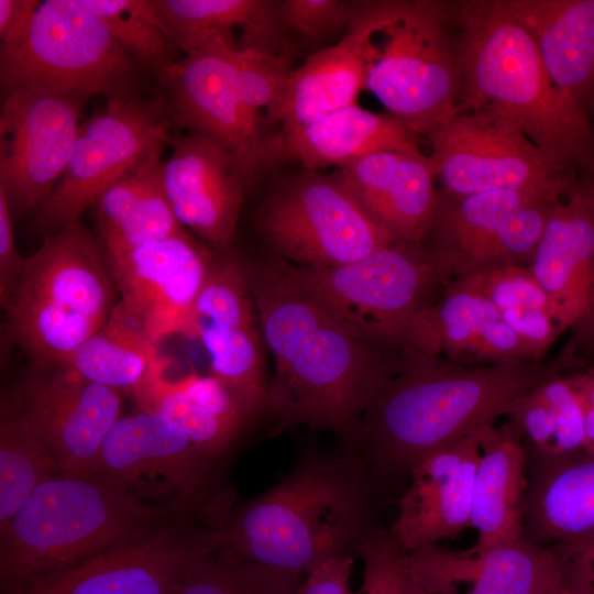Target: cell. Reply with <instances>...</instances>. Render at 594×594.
Returning <instances> with one entry per match:
<instances>
[{"mask_svg": "<svg viewBox=\"0 0 594 594\" xmlns=\"http://www.w3.org/2000/svg\"><path fill=\"white\" fill-rule=\"evenodd\" d=\"M336 170L391 242L422 245L439 202L429 155L421 151H383Z\"/></svg>", "mask_w": 594, "mask_h": 594, "instance_id": "obj_24", "label": "cell"}, {"mask_svg": "<svg viewBox=\"0 0 594 594\" xmlns=\"http://www.w3.org/2000/svg\"><path fill=\"white\" fill-rule=\"evenodd\" d=\"M528 267L563 329L594 317V198L576 178L551 211Z\"/></svg>", "mask_w": 594, "mask_h": 594, "instance_id": "obj_25", "label": "cell"}, {"mask_svg": "<svg viewBox=\"0 0 594 594\" xmlns=\"http://www.w3.org/2000/svg\"><path fill=\"white\" fill-rule=\"evenodd\" d=\"M140 409L177 424L208 457L219 461L258 420L215 375H168V359L158 355L131 393Z\"/></svg>", "mask_w": 594, "mask_h": 594, "instance_id": "obj_27", "label": "cell"}, {"mask_svg": "<svg viewBox=\"0 0 594 594\" xmlns=\"http://www.w3.org/2000/svg\"><path fill=\"white\" fill-rule=\"evenodd\" d=\"M547 594H578L563 580V582Z\"/></svg>", "mask_w": 594, "mask_h": 594, "instance_id": "obj_52", "label": "cell"}, {"mask_svg": "<svg viewBox=\"0 0 594 594\" xmlns=\"http://www.w3.org/2000/svg\"><path fill=\"white\" fill-rule=\"evenodd\" d=\"M174 125L163 101L109 99L81 123L68 165L50 197L36 209L37 223L56 232L79 220L114 182L170 144Z\"/></svg>", "mask_w": 594, "mask_h": 594, "instance_id": "obj_12", "label": "cell"}, {"mask_svg": "<svg viewBox=\"0 0 594 594\" xmlns=\"http://www.w3.org/2000/svg\"><path fill=\"white\" fill-rule=\"evenodd\" d=\"M12 213L6 197L0 189V304L10 296L23 267L24 258L15 245Z\"/></svg>", "mask_w": 594, "mask_h": 594, "instance_id": "obj_47", "label": "cell"}, {"mask_svg": "<svg viewBox=\"0 0 594 594\" xmlns=\"http://www.w3.org/2000/svg\"><path fill=\"white\" fill-rule=\"evenodd\" d=\"M233 47L216 42L173 62L155 76L160 99L174 124L224 147L248 188L264 169L278 163L277 133L240 96L232 73Z\"/></svg>", "mask_w": 594, "mask_h": 594, "instance_id": "obj_13", "label": "cell"}, {"mask_svg": "<svg viewBox=\"0 0 594 594\" xmlns=\"http://www.w3.org/2000/svg\"><path fill=\"white\" fill-rule=\"evenodd\" d=\"M444 195L492 190L565 194L575 177L552 165L512 122L485 110H461L427 134Z\"/></svg>", "mask_w": 594, "mask_h": 594, "instance_id": "obj_14", "label": "cell"}, {"mask_svg": "<svg viewBox=\"0 0 594 594\" xmlns=\"http://www.w3.org/2000/svg\"><path fill=\"white\" fill-rule=\"evenodd\" d=\"M535 392L557 414V431L552 453H569L584 448L585 416L582 400L570 380L557 376Z\"/></svg>", "mask_w": 594, "mask_h": 594, "instance_id": "obj_43", "label": "cell"}, {"mask_svg": "<svg viewBox=\"0 0 594 594\" xmlns=\"http://www.w3.org/2000/svg\"><path fill=\"white\" fill-rule=\"evenodd\" d=\"M163 161L153 156L110 185L95 201L99 244L108 261L185 233L165 195Z\"/></svg>", "mask_w": 594, "mask_h": 594, "instance_id": "obj_33", "label": "cell"}, {"mask_svg": "<svg viewBox=\"0 0 594 594\" xmlns=\"http://www.w3.org/2000/svg\"><path fill=\"white\" fill-rule=\"evenodd\" d=\"M354 557L330 559L302 579L296 594H354L350 581Z\"/></svg>", "mask_w": 594, "mask_h": 594, "instance_id": "obj_48", "label": "cell"}, {"mask_svg": "<svg viewBox=\"0 0 594 594\" xmlns=\"http://www.w3.org/2000/svg\"><path fill=\"white\" fill-rule=\"evenodd\" d=\"M374 1H361L345 34L315 51L294 68L274 118L277 135L293 132L331 112L356 103L365 90L369 38L374 25Z\"/></svg>", "mask_w": 594, "mask_h": 594, "instance_id": "obj_28", "label": "cell"}, {"mask_svg": "<svg viewBox=\"0 0 594 594\" xmlns=\"http://www.w3.org/2000/svg\"><path fill=\"white\" fill-rule=\"evenodd\" d=\"M453 282L485 297L499 311L512 308L537 309L552 316L562 327L557 306L528 266H492L465 274Z\"/></svg>", "mask_w": 594, "mask_h": 594, "instance_id": "obj_40", "label": "cell"}, {"mask_svg": "<svg viewBox=\"0 0 594 594\" xmlns=\"http://www.w3.org/2000/svg\"><path fill=\"white\" fill-rule=\"evenodd\" d=\"M304 576L248 561L223 544L190 565L176 594H296Z\"/></svg>", "mask_w": 594, "mask_h": 594, "instance_id": "obj_37", "label": "cell"}, {"mask_svg": "<svg viewBox=\"0 0 594 594\" xmlns=\"http://www.w3.org/2000/svg\"><path fill=\"white\" fill-rule=\"evenodd\" d=\"M89 97L15 92L0 109V189L12 217L37 209L70 160Z\"/></svg>", "mask_w": 594, "mask_h": 594, "instance_id": "obj_17", "label": "cell"}, {"mask_svg": "<svg viewBox=\"0 0 594 594\" xmlns=\"http://www.w3.org/2000/svg\"><path fill=\"white\" fill-rule=\"evenodd\" d=\"M374 11L365 90L414 133L427 135L460 109L453 4L375 0Z\"/></svg>", "mask_w": 594, "mask_h": 594, "instance_id": "obj_7", "label": "cell"}, {"mask_svg": "<svg viewBox=\"0 0 594 594\" xmlns=\"http://www.w3.org/2000/svg\"><path fill=\"white\" fill-rule=\"evenodd\" d=\"M188 338L204 345L211 374L257 419L266 417V346L245 261L233 250L216 251L195 302Z\"/></svg>", "mask_w": 594, "mask_h": 594, "instance_id": "obj_16", "label": "cell"}, {"mask_svg": "<svg viewBox=\"0 0 594 594\" xmlns=\"http://www.w3.org/2000/svg\"><path fill=\"white\" fill-rule=\"evenodd\" d=\"M429 594H547L563 582L556 548L524 539L483 551L437 544L406 553Z\"/></svg>", "mask_w": 594, "mask_h": 594, "instance_id": "obj_22", "label": "cell"}, {"mask_svg": "<svg viewBox=\"0 0 594 594\" xmlns=\"http://www.w3.org/2000/svg\"><path fill=\"white\" fill-rule=\"evenodd\" d=\"M290 55L232 48V73L244 103L273 125L294 67Z\"/></svg>", "mask_w": 594, "mask_h": 594, "instance_id": "obj_39", "label": "cell"}, {"mask_svg": "<svg viewBox=\"0 0 594 594\" xmlns=\"http://www.w3.org/2000/svg\"><path fill=\"white\" fill-rule=\"evenodd\" d=\"M360 7L361 1L349 0H278V16L290 37L315 45L342 37Z\"/></svg>", "mask_w": 594, "mask_h": 594, "instance_id": "obj_42", "label": "cell"}, {"mask_svg": "<svg viewBox=\"0 0 594 594\" xmlns=\"http://www.w3.org/2000/svg\"><path fill=\"white\" fill-rule=\"evenodd\" d=\"M215 253L186 232L133 249L108 261L119 301L160 344L188 338L197 297Z\"/></svg>", "mask_w": 594, "mask_h": 594, "instance_id": "obj_20", "label": "cell"}, {"mask_svg": "<svg viewBox=\"0 0 594 594\" xmlns=\"http://www.w3.org/2000/svg\"><path fill=\"white\" fill-rule=\"evenodd\" d=\"M227 541L226 528L178 519L47 576L21 594H176L190 565Z\"/></svg>", "mask_w": 594, "mask_h": 594, "instance_id": "obj_18", "label": "cell"}, {"mask_svg": "<svg viewBox=\"0 0 594 594\" xmlns=\"http://www.w3.org/2000/svg\"><path fill=\"white\" fill-rule=\"evenodd\" d=\"M40 3L37 0H0V45L14 42L23 33Z\"/></svg>", "mask_w": 594, "mask_h": 594, "instance_id": "obj_49", "label": "cell"}, {"mask_svg": "<svg viewBox=\"0 0 594 594\" xmlns=\"http://www.w3.org/2000/svg\"><path fill=\"white\" fill-rule=\"evenodd\" d=\"M58 463L24 416L15 396L0 406V529L46 480L62 475Z\"/></svg>", "mask_w": 594, "mask_h": 594, "instance_id": "obj_36", "label": "cell"}, {"mask_svg": "<svg viewBox=\"0 0 594 594\" xmlns=\"http://www.w3.org/2000/svg\"><path fill=\"white\" fill-rule=\"evenodd\" d=\"M183 518L195 519L96 477L48 479L0 529L1 593L21 594L47 576Z\"/></svg>", "mask_w": 594, "mask_h": 594, "instance_id": "obj_5", "label": "cell"}, {"mask_svg": "<svg viewBox=\"0 0 594 594\" xmlns=\"http://www.w3.org/2000/svg\"><path fill=\"white\" fill-rule=\"evenodd\" d=\"M461 110L492 111L556 167L576 176L594 152L590 117L553 85L529 33L502 0L453 3Z\"/></svg>", "mask_w": 594, "mask_h": 594, "instance_id": "obj_4", "label": "cell"}, {"mask_svg": "<svg viewBox=\"0 0 594 594\" xmlns=\"http://www.w3.org/2000/svg\"><path fill=\"white\" fill-rule=\"evenodd\" d=\"M585 416V441L584 450L594 453V407L584 406Z\"/></svg>", "mask_w": 594, "mask_h": 594, "instance_id": "obj_51", "label": "cell"}, {"mask_svg": "<svg viewBox=\"0 0 594 594\" xmlns=\"http://www.w3.org/2000/svg\"><path fill=\"white\" fill-rule=\"evenodd\" d=\"M245 264L274 360L268 436L306 426L334 435L351 451L366 408L398 369L400 348L354 333L271 251Z\"/></svg>", "mask_w": 594, "mask_h": 594, "instance_id": "obj_1", "label": "cell"}, {"mask_svg": "<svg viewBox=\"0 0 594 594\" xmlns=\"http://www.w3.org/2000/svg\"><path fill=\"white\" fill-rule=\"evenodd\" d=\"M566 365L547 362L466 364L400 346L397 371L366 408L354 452L380 496L408 480L429 453L474 433Z\"/></svg>", "mask_w": 594, "mask_h": 594, "instance_id": "obj_2", "label": "cell"}, {"mask_svg": "<svg viewBox=\"0 0 594 594\" xmlns=\"http://www.w3.org/2000/svg\"><path fill=\"white\" fill-rule=\"evenodd\" d=\"M160 30L186 55L223 41L242 50L294 54L278 0H152Z\"/></svg>", "mask_w": 594, "mask_h": 594, "instance_id": "obj_29", "label": "cell"}, {"mask_svg": "<svg viewBox=\"0 0 594 594\" xmlns=\"http://www.w3.org/2000/svg\"><path fill=\"white\" fill-rule=\"evenodd\" d=\"M480 459L473 487L471 527L477 531L473 551L521 539L527 464L524 440L512 422L476 430Z\"/></svg>", "mask_w": 594, "mask_h": 594, "instance_id": "obj_31", "label": "cell"}, {"mask_svg": "<svg viewBox=\"0 0 594 594\" xmlns=\"http://www.w3.org/2000/svg\"><path fill=\"white\" fill-rule=\"evenodd\" d=\"M254 224L272 253L305 268L346 265L391 243L336 169L302 167L279 178L258 204Z\"/></svg>", "mask_w": 594, "mask_h": 594, "instance_id": "obj_11", "label": "cell"}, {"mask_svg": "<svg viewBox=\"0 0 594 594\" xmlns=\"http://www.w3.org/2000/svg\"><path fill=\"white\" fill-rule=\"evenodd\" d=\"M122 393L63 362L31 364L13 395L65 475L90 477Z\"/></svg>", "mask_w": 594, "mask_h": 594, "instance_id": "obj_19", "label": "cell"}, {"mask_svg": "<svg viewBox=\"0 0 594 594\" xmlns=\"http://www.w3.org/2000/svg\"><path fill=\"white\" fill-rule=\"evenodd\" d=\"M157 348L118 301L107 322L63 363L89 381L131 394L160 355Z\"/></svg>", "mask_w": 594, "mask_h": 594, "instance_id": "obj_34", "label": "cell"}, {"mask_svg": "<svg viewBox=\"0 0 594 594\" xmlns=\"http://www.w3.org/2000/svg\"><path fill=\"white\" fill-rule=\"evenodd\" d=\"M527 464L521 539L544 547L594 537V453H548L524 442Z\"/></svg>", "mask_w": 594, "mask_h": 594, "instance_id": "obj_26", "label": "cell"}, {"mask_svg": "<svg viewBox=\"0 0 594 594\" xmlns=\"http://www.w3.org/2000/svg\"><path fill=\"white\" fill-rule=\"evenodd\" d=\"M100 16L142 68L154 74L176 59L160 30L152 0H80Z\"/></svg>", "mask_w": 594, "mask_h": 594, "instance_id": "obj_38", "label": "cell"}, {"mask_svg": "<svg viewBox=\"0 0 594 594\" xmlns=\"http://www.w3.org/2000/svg\"><path fill=\"white\" fill-rule=\"evenodd\" d=\"M565 194H439L437 212L422 245L450 262L453 279L497 265L529 266L549 216Z\"/></svg>", "mask_w": 594, "mask_h": 594, "instance_id": "obj_15", "label": "cell"}, {"mask_svg": "<svg viewBox=\"0 0 594 594\" xmlns=\"http://www.w3.org/2000/svg\"><path fill=\"white\" fill-rule=\"evenodd\" d=\"M118 289L101 245L79 220L24 258L2 333L31 364L65 362L110 318Z\"/></svg>", "mask_w": 594, "mask_h": 594, "instance_id": "obj_6", "label": "cell"}, {"mask_svg": "<svg viewBox=\"0 0 594 594\" xmlns=\"http://www.w3.org/2000/svg\"><path fill=\"white\" fill-rule=\"evenodd\" d=\"M377 497L354 452H306L270 490L233 508L226 546L256 564L306 575L330 559L359 556L378 528Z\"/></svg>", "mask_w": 594, "mask_h": 594, "instance_id": "obj_3", "label": "cell"}, {"mask_svg": "<svg viewBox=\"0 0 594 594\" xmlns=\"http://www.w3.org/2000/svg\"><path fill=\"white\" fill-rule=\"evenodd\" d=\"M507 415L526 443L548 453L553 452L557 414L535 389L519 398Z\"/></svg>", "mask_w": 594, "mask_h": 594, "instance_id": "obj_44", "label": "cell"}, {"mask_svg": "<svg viewBox=\"0 0 594 594\" xmlns=\"http://www.w3.org/2000/svg\"><path fill=\"white\" fill-rule=\"evenodd\" d=\"M362 594H429L411 573L404 552L387 528L378 527L360 549Z\"/></svg>", "mask_w": 594, "mask_h": 594, "instance_id": "obj_41", "label": "cell"}, {"mask_svg": "<svg viewBox=\"0 0 594 594\" xmlns=\"http://www.w3.org/2000/svg\"><path fill=\"white\" fill-rule=\"evenodd\" d=\"M553 547L564 582L578 594H594V537Z\"/></svg>", "mask_w": 594, "mask_h": 594, "instance_id": "obj_46", "label": "cell"}, {"mask_svg": "<svg viewBox=\"0 0 594 594\" xmlns=\"http://www.w3.org/2000/svg\"><path fill=\"white\" fill-rule=\"evenodd\" d=\"M502 2L534 40L559 94L587 114L585 99H592L594 69V0Z\"/></svg>", "mask_w": 594, "mask_h": 594, "instance_id": "obj_30", "label": "cell"}, {"mask_svg": "<svg viewBox=\"0 0 594 594\" xmlns=\"http://www.w3.org/2000/svg\"><path fill=\"white\" fill-rule=\"evenodd\" d=\"M141 66L106 22L80 0H45L23 33L0 45L2 96L70 94L138 96Z\"/></svg>", "mask_w": 594, "mask_h": 594, "instance_id": "obj_8", "label": "cell"}, {"mask_svg": "<svg viewBox=\"0 0 594 594\" xmlns=\"http://www.w3.org/2000/svg\"><path fill=\"white\" fill-rule=\"evenodd\" d=\"M480 453L475 431L413 466L397 499L396 517L387 528L404 552L455 538L471 527Z\"/></svg>", "mask_w": 594, "mask_h": 594, "instance_id": "obj_21", "label": "cell"}, {"mask_svg": "<svg viewBox=\"0 0 594 594\" xmlns=\"http://www.w3.org/2000/svg\"><path fill=\"white\" fill-rule=\"evenodd\" d=\"M499 318V310L485 297L452 280L436 304L415 316L400 346L465 363L483 327Z\"/></svg>", "mask_w": 594, "mask_h": 594, "instance_id": "obj_35", "label": "cell"}, {"mask_svg": "<svg viewBox=\"0 0 594 594\" xmlns=\"http://www.w3.org/2000/svg\"><path fill=\"white\" fill-rule=\"evenodd\" d=\"M499 315L516 331L537 363L542 362L547 350L563 331L552 316L541 310L512 308L499 311Z\"/></svg>", "mask_w": 594, "mask_h": 594, "instance_id": "obj_45", "label": "cell"}, {"mask_svg": "<svg viewBox=\"0 0 594 594\" xmlns=\"http://www.w3.org/2000/svg\"><path fill=\"white\" fill-rule=\"evenodd\" d=\"M293 265V264H292ZM299 283L343 324L369 341L399 348L430 296L453 280L449 261L424 245L389 244L333 268L293 265Z\"/></svg>", "mask_w": 594, "mask_h": 594, "instance_id": "obj_10", "label": "cell"}, {"mask_svg": "<svg viewBox=\"0 0 594 594\" xmlns=\"http://www.w3.org/2000/svg\"><path fill=\"white\" fill-rule=\"evenodd\" d=\"M162 180L175 217L217 252L232 251L246 189L230 153L193 134L172 139Z\"/></svg>", "mask_w": 594, "mask_h": 594, "instance_id": "obj_23", "label": "cell"}, {"mask_svg": "<svg viewBox=\"0 0 594 594\" xmlns=\"http://www.w3.org/2000/svg\"><path fill=\"white\" fill-rule=\"evenodd\" d=\"M417 134L389 113L353 103L276 136L277 160L323 170L383 151H420Z\"/></svg>", "mask_w": 594, "mask_h": 594, "instance_id": "obj_32", "label": "cell"}, {"mask_svg": "<svg viewBox=\"0 0 594 594\" xmlns=\"http://www.w3.org/2000/svg\"><path fill=\"white\" fill-rule=\"evenodd\" d=\"M576 179L594 198V152L590 158L582 165L576 174Z\"/></svg>", "mask_w": 594, "mask_h": 594, "instance_id": "obj_50", "label": "cell"}, {"mask_svg": "<svg viewBox=\"0 0 594 594\" xmlns=\"http://www.w3.org/2000/svg\"><path fill=\"white\" fill-rule=\"evenodd\" d=\"M591 97H592V100L594 101V69H593L592 82H591Z\"/></svg>", "mask_w": 594, "mask_h": 594, "instance_id": "obj_53", "label": "cell"}, {"mask_svg": "<svg viewBox=\"0 0 594 594\" xmlns=\"http://www.w3.org/2000/svg\"><path fill=\"white\" fill-rule=\"evenodd\" d=\"M218 463L177 424L140 409L121 416L111 427L90 477L146 503L172 506L208 526L226 528L234 507L218 482Z\"/></svg>", "mask_w": 594, "mask_h": 594, "instance_id": "obj_9", "label": "cell"}]
</instances>
